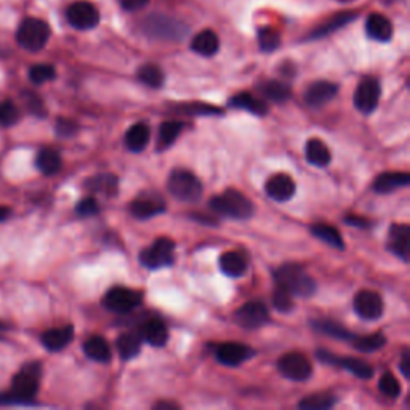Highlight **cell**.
<instances>
[{
  "label": "cell",
  "mask_w": 410,
  "mask_h": 410,
  "mask_svg": "<svg viewBox=\"0 0 410 410\" xmlns=\"http://www.w3.org/2000/svg\"><path fill=\"white\" fill-rule=\"evenodd\" d=\"M42 375V365L39 362H29L23 365L14 378V387L9 393L0 394V404H28L33 402L39 391Z\"/></svg>",
  "instance_id": "1"
},
{
  "label": "cell",
  "mask_w": 410,
  "mask_h": 410,
  "mask_svg": "<svg viewBox=\"0 0 410 410\" xmlns=\"http://www.w3.org/2000/svg\"><path fill=\"white\" fill-rule=\"evenodd\" d=\"M274 279L277 286L286 288L287 292L295 296L306 298V296H311L316 292V282L296 263H287L282 264L281 268H277L274 273Z\"/></svg>",
  "instance_id": "2"
},
{
  "label": "cell",
  "mask_w": 410,
  "mask_h": 410,
  "mask_svg": "<svg viewBox=\"0 0 410 410\" xmlns=\"http://www.w3.org/2000/svg\"><path fill=\"white\" fill-rule=\"evenodd\" d=\"M210 207L218 215L232 220H249L255 212L250 199L237 189H228L223 194L212 198Z\"/></svg>",
  "instance_id": "3"
},
{
  "label": "cell",
  "mask_w": 410,
  "mask_h": 410,
  "mask_svg": "<svg viewBox=\"0 0 410 410\" xmlns=\"http://www.w3.org/2000/svg\"><path fill=\"white\" fill-rule=\"evenodd\" d=\"M48 24L39 18H26L16 31V42L28 52H39L47 45L50 39Z\"/></svg>",
  "instance_id": "4"
},
{
  "label": "cell",
  "mask_w": 410,
  "mask_h": 410,
  "mask_svg": "<svg viewBox=\"0 0 410 410\" xmlns=\"http://www.w3.org/2000/svg\"><path fill=\"white\" fill-rule=\"evenodd\" d=\"M167 188L175 199L183 202H194L202 195V183L194 173L188 170H175L168 176Z\"/></svg>",
  "instance_id": "5"
},
{
  "label": "cell",
  "mask_w": 410,
  "mask_h": 410,
  "mask_svg": "<svg viewBox=\"0 0 410 410\" xmlns=\"http://www.w3.org/2000/svg\"><path fill=\"white\" fill-rule=\"evenodd\" d=\"M143 31L154 39L181 41L188 34L186 24L163 15H151L143 23Z\"/></svg>",
  "instance_id": "6"
},
{
  "label": "cell",
  "mask_w": 410,
  "mask_h": 410,
  "mask_svg": "<svg viewBox=\"0 0 410 410\" xmlns=\"http://www.w3.org/2000/svg\"><path fill=\"white\" fill-rule=\"evenodd\" d=\"M175 242L168 237H159L141 250L140 263L148 269H161L172 266L175 260Z\"/></svg>",
  "instance_id": "7"
},
{
  "label": "cell",
  "mask_w": 410,
  "mask_h": 410,
  "mask_svg": "<svg viewBox=\"0 0 410 410\" xmlns=\"http://www.w3.org/2000/svg\"><path fill=\"white\" fill-rule=\"evenodd\" d=\"M143 295L129 287H112L103 298V306L112 313H129L140 306Z\"/></svg>",
  "instance_id": "8"
},
{
  "label": "cell",
  "mask_w": 410,
  "mask_h": 410,
  "mask_svg": "<svg viewBox=\"0 0 410 410\" xmlns=\"http://www.w3.org/2000/svg\"><path fill=\"white\" fill-rule=\"evenodd\" d=\"M277 369L281 374L293 382H305L313 374V365L305 355L301 352H287L284 355L279 362H277Z\"/></svg>",
  "instance_id": "9"
},
{
  "label": "cell",
  "mask_w": 410,
  "mask_h": 410,
  "mask_svg": "<svg viewBox=\"0 0 410 410\" xmlns=\"http://www.w3.org/2000/svg\"><path fill=\"white\" fill-rule=\"evenodd\" d=\"M66 18L72 28L79 31H88L98 26L99 11L92 2L79 0V2L69 5L66 10Z\"/></svg>",
  "instance_id": "10"
},
{
  "label": "cell",
  "mask_w": 410,
  "mask_h": 410,
  "mask_svg": "<svg viewBox=\"0 0 410 410\" xmlns=\"http://www.w3.org/2000/svg\"><path fill=\"white\" fill-rule=\"evenodd\" d=\"M236 323L244 329L255 330L269 323V311L263 301H249L234 313Z\"/></svg>",
  "instance_id": "11"
},
{
  "label": "cell",
  "mask_w": 410,
  "mask_h": 410,
  "mask_svg": "<svg viewBox=\"0 0 410 410\" xmlns=\"http://www.w3.org/2000/svg\"><path fill=\"white\" fill-rule=\"evenodd\" d=\"M383 300L374 290H361L355 296V311L364 320H377L383 316Z\"/></svg>",
  "instance_id": "12"
},
{
  "label": "cell",
  "mask_w": 410,
  "mask_h": 410,
  "mask_svg": "<svg viewBox=\"0 0 410 410\" xmlns=\"http://www.w3.org/2000/svg\"><path fill=\"white\" fill-rule=\"evenodd\" d=\"M380 84H378L377 79H364L355 92V106L362 114H370V112L377 109L378 101H380Z\"/></svg>",
  "instance_id": "13"
},
{
  "label": "cell",
  "mask_w": 410,
  "mask_h": 410,
  "mask_svg": "<svg viewBox=\"0 0 410 410\" xmlns=\"http://www.w3.org/2000/svg\"><path fill=\"white\" fill-rule=\"evenodd\" d=\"M318 357L323 362L338 365V367L351 372L352 375L357 377V378H362V380H367V378H372V375H374V367H372V365H369L365 361H361V359L340 357L335 355H330V352H327V351H318Z\"/></svg>",
  "instance_id": "14"
},
{
  "label": "cell",
  "mask_w": 410,
  "mask_h": 410,
  "mask_svg": "<svg viewBox=\"0 0 410 410\" xmlns=\"http://www.w3.org/2000/svg\"><path fill=\"white\" fill-rule=\"evenodd\" d=\"M254 356V350H250L247 345L242 343H222L215 350V357L220 364L228 365V367H236Z\"/></svg>",
  "instance_id": "15"
},
{
  "label": "cell",
  "mask_w": 410,
  "mask_h": 410,
  "mask_svg": "<svg viewBox=\"0 0 410 410\" xmlns=\"http://www.w3.org/2000/svg\"><path fill=\"white\" fill-rule=\"evenodd\" d=\"M166 212V204L157 194H143L131 202L130 213L138 220H149Z\"/></svg>",
  "instance_id": "16"
},
{
  "label": "cell",
  "mask_w": 410,
  "mask_h": 410,
  "mask_svg": "<svg viewBox=\"0 0 410 410\" xmlns=\"http://www.w3.org/2000/svg\"><path fill=\"white\" fill-rule=\"evenodd\" d=\"M338 87L332 82L327 80H319L314 82L310 87L306 88L305 92V103L310 106V108H320V106H325L329 101L337 97Z\"/></svg>",
  "instance_id": "17"
},
{
  "label": "cell",
  "mask_w": 410,
  "mask_h": 410,
  "mask_svg": "<svg viewBox=\"0 0 410 410\" xmlns=\"http://www.w3.org/2000/svg\"><path fill=\"white\" fill-rule=\"evenodd\" d=\"M266 194L269 195L273 200L277 202H286L288 199L293 198L295 194V181L292 180V176H288L286 173H279L271 176V178L266 181Z\"/></svg>",
  "instance_id": "18"
},
{
  "label": "cell",
  "mask_w": 410,
  "mask_h": 410,
  "mask_svg": "<svg viewBox=\"0 0 410 410\" xmlns=\"http://www.w3.org/2000/svg\"><path fill=\"white\" fill-rule=\"evenodd\" d=\"M409 244H410V228L407 225H393L389 228L388 249L401 260H409Z\"/></svg>",
  "instance_id": "19"
},
{
  "label": "cell",
  "mask_w": 410,
  "mask_h": 410,
  "mask_svg": "<svg viewBox=\"0 0 410 410\" xmlns=\"http://www.w3.org/2000/svg\"><path fill=\"white\" fill-rule=\"evenodd\" d=\"M365 33L377 42H388L393 37V24L384 15L372 14L365 20Z\"/></svg>",
  "instance_id": "20"
},
{
  "label": "cell",
  "mask_w": 410,
  "mask_h": 410,
  "mask_svg": "<svg viewBox=\"0 0 410 410\" xmlns=\"http://www.w3.org/2000/svg\"><path fill=\"white\" fill-rule=\"evenodd\" d=\"M74 338V327L72 325H63L56 327V329H50L42 335V345L45 346L48 351H61L72 342Z\"/></svg>",
  "instance_id": "21"
},
{
  "label": "cell",
  "mask_w": 410,
  "mask_h": 410,
  "mask_svg": "<svg viewBox=\"0 0 410 410\" xmlns=\"http://www.w3.org/2000/svg\"><path fill=\"white\" fill-rule=\"evenodd\" d=\"M410 183V175L407 172H387L377 176L374 189L378 194H389L396 189L406 188Z\"/></svg>",
  "instance_id": "22"
},
{
  "label": "cell",
  "mask_w": 410,
  "mask_h": 410,
  "mask_svg": "<svg viewBox=\"0 0 410 410\" xmlns=\"http://www.w3.org/2000/svg\"><path fill=\"white\" fill-rule=\"evenodd\" d=\"M247 258L241 252H226L220 257V268L230 277H241L247 273Z\"/></svg>",
  "instance_id": "23"
},
{
  "label": "cell",
  "mask_w": 410,
  "mask_h": 410,
  "mask_svg": "<svg viewBox=\"0 0 410 410\" xmlns=\"http://www.w3.org/2000/svg\"><path fill=\"white\" fill-rule=\"evenodd\" d=\"M151 140V131L146 124H135L127 130L125 134V146H127L131 153H141L146 149Z\"/></svg>",
  "instance_id": "24"
},
{
  "label": "cell",
  "mask_w": 410,
  "mask_h": 410,
  "mask_svg": "<svg viewBox=\"0 0 410 410\" xmlns=\"http://www.w3.org/2000/svg\"><path fill=\"white\" fill-rule=\"evenodd\" d=\"M220 48L218 36L210 29L200 31L191 42V50L200 56H213Z\"/></svg>",
  "instance_id": "25"
},
{
  "label": "cell",
  "mask_w": 410,
  "mask_h": 410,
  "mask_svg": "<svg viewBox=\"0 0 410 410\" xmlns=\"http://www.w3.org/2000/svg\"><path fill=\"white\" fill-rule=\"evenodd\" d=\"M306 161L311 163V166L316 167H327L332 161L330 149L327 148V144L319 140V138H313L306 143Z\"/></svg>",
  "instance_id": "26"
},
{
  "label": "cell",
  "mask_w": 410,
  "mask_h": 410,
  "mask_svg": "<svg viewBox=\"0 0 410 410\" xmlns=\"http://www.w3.org/2000/svg\"><path fill=\"white\" fill-rule=\"evenodd\" d=\"M230 106L236 109H244L247 112H252L255 116H264L268 112L266 103H263L261 99L250 93H237L230 99Z\"/></svg>",
  "instance_id": "27"
},
{
  "label": "cell",
  "mask_w": 410,
  "mask_h": 410,
  "mask_svg": "<svg viewBox=\"0 0 410 410\" xmlns=\"http://www.w3.org/2000/svg\"><path fill=\"white\" fill-rule=\"evenodd\" d=\"M84 352L88 359L95 362H109L111 361V348L108 342L101 337H90L84 343Z\"/></svg>",
  "instance_id": "28"
},
{
  "label": "cell",
  "mask_w": 410,
  "mask_h": 410,
  "mask_svg": "<svg viewBox=\"0 0 410 410\" xmlns=\"http://www.w3.org/2000/svg\"><path fill=\"white\" fill-rule=\"evenodd\" d=\"M258 92H260L264 98L274 103H284L290 98V87L279 80H264L258 85Z\"/></svg>",
  "instance_id": "29"
},
{
  "label": "cell",
  "mask_w": 410,
  "mask_h": 410,
  "mask_svg": "<svg viewBox=\"0 0 410 410\" xmlns=\"http://www.w3.org/2000/svg\"><path fill=\"white\" fill-rule=\"evenodd\" d=\"M37 168L41 170L43 175H55L60 172L61 168V156L56 149L52 148H43L37 154Z\"/></svg>",
  "instance_id": "30"
},
{
  "label": "cell",
  "mask_w": 410,
  "mask_h": 410,
  "mask_svg": "<svg viewBox=\"0 0 410 410\" xmlns=\"http://www.w3.org/2000/svg\"><path fill=\"white\" fill-rule=\"evenodd\" d=\"M141 337L146 340L149 345L156 346V348H161V346L167 343L168 330H167V327L161 323V320L153 319L143 325Z\"/></svg>",
  "instance_id": "31"
},
{
  "label": "cell",
  "mask_w": 410,
  "mask_h": 410,
  "mask_svg": "<svg viewBox=\"0 0 410 410\" xmlns=\"http://www.w3.org/2000/svg\"><path fill=\"white\" fill-rule=\"evenodd\" d=\"M311 232H313V236H316L319 239V241L325 242L327 245H330V247H333V249H340V250L345 249L342 234H340V232L330 225L314 223L311 226Z\"/></svg>",
  "instance_id": "32"
},
{
  "label": "cell",
  "mask_w": 410,
  "mask_h": 410,
  "mask_svg": "<svg viewBox=\"0 0 410 410\" xmlns=\"http://www.w3.org/2000/svg\"><path fill=\"white\" fill-rule=\"evenodd\" d=\"M116 346H117V351H119V355H121V357L127 361V359H131L140 355L141 337L131 332L122 333V335L117 338Z\"/></svg>",
  "instance_id": "33"
},
{
  "label": "cell",
  "mask_w": 410,
  "mask_h": 410,
  "mask_svg": "<svg viewBox=\"0 0 410 410\" xmlns=\"http://www.w3.org/2000/svg\"><path fill=\"white\" fill-rule=\"evenodd\" d=\"M356 16H357V14H355V11H345V14H340L337 16H333L325 24H323V26H319L318 29H314L313 34L310 36V39H319V37L332 34L333 31H337L340 28H343L345 24L351 23Z\"/></svg>",
  "instance_id": "34"
},
{
  "label": "cell",
  "mask_w": 410,
  "mask_h": 410,
  "mask_svg": "<svg viewBox=\"0 0 410 410\" xmlns=\"http://www.w3.org/2000/svg\"><path fill=\"white\" fill-rule=\"evenodd\" d=\"M313 327L318 332L324 333V335H329L337 340H343V342H346V340H348V342H352V338L356 337V333L345 329L343 325H340L338 323H335V320H316V323H313Z\"/></svg>",
  "instance_id": "35"
},
{
  "label": "cell",
  "mask_w": 410,
  "mask_h": 410,
  "mask_svg": "<svg viewBox=\"0 0 410 410\" xmlns=\"http://www.w3.org/2000/svg\"><path fill=\"white\" fill-rule=\"evenodd\" d=\"M337 404V397L330 393H314L300 401L298 407L305 410H325Z\"/></svg>",
  "instance_id": "36"
},
{
  "label": "cell",
  "mask_w": 410,
  "mask_h": 410,
  "mask_svg": "<svg viewBox=\"0 0 410 410\" xmlns=\"http://www.w3.org/2000/svg\"><path fill=\"white\" fill-rule=\"evenodd\" d=\"M87 186L93 193H101L106 195L117 194V176L114 175H98L88 180Z\"/></svg>",
  "instance_id": "37"
},
{
  "label": "cell",
  "mask_w": 410,
  "mask_h": 410,
  "mask_svg": "<svg viewBox=\"0 0 410 410\" xmlns=\"http://www.w3.org/2000/svg\"><path fill=\"white\" fill-rule=\"evenodd\" d=\"M163 79H166V75H163L162 69L156 65H144L138 69V80L151 88L162 87Z\"/></svg>",
  "instance_id": "38"
},
{
  "label": "cell",
  "mask_w": 410,
  "mask_h": 410,
  "mask_svg": "<svg viewBox=\"0 0 410 410\" xmlns=\"http://www.w3.org/2000/svg\"><path fill=\"white\" fill-rule=\"evenodd\" d=\"M183 130V124L178 121H167L161 125L159 130V148L166 149L175 143Z\"/></svg>",
  "instance_id": "39"
},
{
  "label": "cell",
  "mask_w": 410,
  "mask_h": 410,
  "mask_svg": "<svg viewBox=\"0 0 410 410\" xmlns=\"http://www.w3.org/2000/svg\"><path fill=\"white\" fill-rule=\"evenodd\" d=\"M384 343H387V338H384L382 333H374V335H365V337H355L352 338V345L355 348L362 351V352H374L382 350Z\"/></svg>",
  "instance_id": "40"
},
{
  "label": "cell",
  "mask_w": 410,
  "mask_h": 410,
  "mask_svg": "<svg viewBox=\"0 0 410 410\" xmlns=\"http://www.w3.org/2000/svg\"><path fill=\"white\" fill-rule=\"evenodd\" d=\"M258 43L263 52H273L281 45V36L274 29L263 28L258 31Z\"/></svg>",
  "instance_id": "41"
},
{
  "label": "cell",
  "mask_w": 410,
  "mask_h": 410,
  "mask_svg": "<svg viewBox=\"0 0 410 410\" xmlns=\"http://www.w3.org/2000/svg\"><path fill=\"white\" fill-rule=\"evenodd\" d=\"M55 77L56 71L52 65H36L29 69V79L36 85L45 84V82L53 80Z\"/></svg>",
  "instance_id": "42"
},
{
  "label": "cell",
  "mask_w": 410,
  "mask_h": 410,
  "mask_svg": "<svg viewBox=\"0 0 410 410\" xmlns=\"http://www.w3.org/2000/svg\"><path fill=\"white\" fill-rule=\"evenodd\" d=\"M20 121V111L11 101L0 103V127H10Z\"/></svg>",
  "instance_id": "43"
},
{
  "label": "cell",
  "mask_w": 410,
  "mask_h": 410,
  "mask_svg": "<svg viewBox=\"0 0 410 410\" xmlns=\"http://www.w3.org/2000/svg\"><path fill=\"white\" fill-rule=\"evenodd\" d=\"M273 305L276 306L277 311H282V313H288L292 311L293 308V295L287 292L286 288H282L277 286L274 290V295H273Z\"/></svg>",
  "instance_id": "44"
},
{
  "label": "cell",
  "mask_w": 410,
  "mask_h": 410,
  "mask_svg": "<svg viewBox=\"0 0 410 410\" xmlns=\"http://www.w3.org/2000/svg\"><path fill=\"white\" fill-rule=\"evenodd\" d=\"M378 388H380L383 394H387L389 397H399L401 394V383L397 382V378L393 374H389V372L382 375Z\"/></svg>",
  "instance_id": "45"
},
{
  "label": "cell",
  "mask_w": 410,
  "mask_h": 410,
  "mask_svg": "<svg viewBox=\"0 0 410 410\" xmlns=\"http://www.w3.org/2000/svg\"><path fill=\"white\" fill-rule=\"evenodd\" d=\"M75 212H77L79 217H93L99 212V205L95 198H85L84 200H80L77 207H75Z\"/></svg>",
  "instance_id": "46"
},
{
  "label": "cell",
  "mask_w": 410,
  "mask_h": 410,
  "mask_svg": "<svg viewBox=\"0 0 410 410\" xmlns=\"http://www.w3.org/2000/svg\"><path fill=\"white\" fill-rule=\"evenodd\" d=\"M23 98L26 108L33 112V114H36L37 117H43V114H45V108H43L42 99L37 97L36 93H24Z\"/></svg>",
  "instance_id": "47"
},
{
  "label": "cell",
  "mask_w": 410,
  "mask_h": 410,
  "mask_svg": "<svg viewBox=\"0 0 410 410\" xmlns=\"http://www.w3.org/2000/svg\"><path fill=\"white\" fill-rule=\"evenodd\" d=\"M56 134L65 138L72 136L77 134V124L71 121V119H58V122H56Z\"/></svg>",
  "instance_id": "48"
},
{
  "label": "cell",
  "mask_w": 410,
  "mask_h": 410,
  "mask_svg": "<svg viewBox=\"0 0 410 410\" xmlns=\"http://www.w3.org/2000/svg\"><path fill=\"white\" fill-rule=\"evenodd\" d=\"M148 4H149V0H121V5L124 7V10H129V11L141 10L143 7H146Z\"/></svg>",
  "instance_id": "49"
},
{
  "label": "cell",
  "mask_w": 410,
  "mask_h": 410,
  "mask_svg": "<svg viewBox=\"0 0 410 410\" xmlns=\"http://www.w3.org/2000/svg\"><path fill=\"white\" fill-rule=\"evenodd\" d=\"M345 223L355 226V228H369L370 226V223L364 217H352V215L345 217Z\"/></svg>",
  "instance_id": "50"
},
{
  "label": "cell",
  "mask_w": 410,
  "mask_h": 410,
  "mask_svg": "<svg viewBox=\"0 0 410 410\" xmlns=\"http://www.w3.org/2000/svg\"><path fill=\"white\" fill-rule=\"evenodd\" d=\"M399 369L402 372V375L409 378V375H410V352H409V350H404V352H402Z\"/></svg>",
  "instance_id": "51"
},
{
  "label": "cell",
  "mask_w": 410,
  "mask_h": 410,
  "mask_svg": "<svg viewBox=\"0 0 410 410\" xmlns=\"http://www.w3.org/2000/svg\"><path fill=\"white\" fill-rule=\"evenodd\" d=\"M180 406L178 404H173V402H167V401H162V402H157L154 409L156 410H176Z\"/></svg>",
  "instance_id": "52"
},
{
  "label": "cell",
  "mask_w": 410,
  "mask_h": 410,
  "mask_svg": "<svg viewBox=\"0 0 410 410\" xmlns=\"http://www.w3.org/2000/svg\"><path fill=\"white\" fill-rule=\"evenodd\" d=\"M9 215H10V209H7V207H0V222L7 220Z\"/></svg>",
  "instance_id": "53"
},
{
  "label": "cell",
  "mask_w": 410,
  "mask_h": 410,
  "mask_svg": "<svg viewBox=\"0 0 410 410\" xmlns=\"http://www.w3.org/2000/svg\"><path fill=\"white\" fill-rule=\"evenodd\" d=\"M338 2H350V0H338Z\"/></svg>",
  "instance_id": "54"
}]
</instances>
